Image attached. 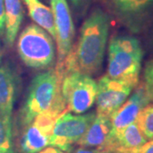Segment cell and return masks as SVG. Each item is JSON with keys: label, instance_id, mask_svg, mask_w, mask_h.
Returning <instances> with one entry per match:
<instances>
[{"label": "cell", "instance_id": "cell-1", "mask_svg": "<svg viewBox=\"0 0 153 153\" xmlns=\"http://www.w3.org/2000/svg\"><path fill=\"white\" fill-rule=\"evenodd\" d=\"M109 24L108 16L95 9L83 22L77 43L71 47L58 70L64 74L79 72L88 76L98 72L104 60Z\"/></svg>", "mask_w": 153, "mask_h": 153}, {"label": "cell", "instance_id": "cell-2", "mask_svg": "<svg viewBox=\"0 0 153 153\" xmlns=\"http://www.w3.org/2000/svg\"><path fill=\"white\" fill-rule=\"evenodd\" d=\"M63 76L64 72L55 68L33 78L20 113L22 125H28L36 117L45 112L68 111L61 91Z\"/></svg>", "mask_w": 153, "mask_h": 153}, {"label": "cell", "instance_id": "cell-3", "mask_svg": "<svg viewBox=\"0 0 153 153\" xmlns=\"http://www.w3.org/2000/svg\"><path fill=\"white\" fill-rule=\"evenodd\" d=\"M143 50L140 41L130 36L118 35L110 40L107 76L134 88L139 82Z\"/></svg>", "mask_w": 153, "mask_h": 153}, {"label": "cell", "instance_id": "cell-4", "mask_svg": "<svg viewBox=\"0 0 153 153\" xmlns=\"http://www.w3.org/2000/svg\"><path fill=\"white\" fill-rule=\"evenodd\" d=\"M17 50L24 64L34 69H45L55 60L53 39L38 25H29L23 29L18 38Z\"/></svg>", "mask_w": 153, "mask_h": 153}, {"label": "cell", "instance_id": "cell-5", "mask_svg": "<svg viewBox=\"0 0 153 153\" xmlns=\"http://www.w3.org/2000/svg\"><path fill=\"white\" fill-rule=\"evenodd\" d=\"M61 91L67 111L82 114L95 102L97 82L86 74L67 72L63 76Z\"/></svg>", "mask_w": 153, "mask_h": 153}, {"label": "cell", "instance_id": "cell-6", "mask_svg": "<svg viewBox=\"0 0 153 153\" xmlns=\"http://www.w3.org/2000/svg\"><path fill=\"white\" fill-rule=\"evenodd\" d=\"M95 113L74 115L68 111L55 122L49 146L70 152L74 144L79 142L95 117Z\"/></svg>", "mask_w": 153, "mask_h": 153}, {"label": "cell", "instance_id": "cell-7", "mask_svg": "<svg viewBox=\"0 0 153 153\" xmlns=\"http://www.w3.org/2000/svg\"><path fill=\"white\" fill-rule=\"evenodd\" d=\"M67 111H52L36 117L22 135L21 149L23 153H38L49 146L55 122Z\"/></svg>", "mask_w": 153, "mask_h": 153}, {"label": "cell", "instance_id": "cell-8", "mask_svg": "<svg viewBox=\"0 0 153 153\" xmlns=\"http://www.w3.org/2000/svg\"><path fill=\"white\" fill-rule=\"evenodd\" d=\"M54 16L57 44V69H60L70 52L75 34L74 25L67 0H50Z\"/></svg>", "mask_w": 153, "mask_h": 153}, {"label": "cell", "instance_id": "cell-9", "mask_svg": "<svg viewBox=\"0 0 153 153\" xmlns=\"http://www.w3.org/2000/svg\"><path fill=\"white\" fill-rule=\"evenodd\" d=\"M133 88L131 85L112 79L107 75L101 76L97 82V113L111 117L125 102Z\"/></svg>", "mask_w": 153, "mask_h": 153}, {"label": "cell", "instance_id": "cell-10", "mask_svg": "<svg viewBox=\"0 0 153 153\" xmlns=\"http://www.w3.org/2000/svg\"><path fill=\"white\" fill-rule=\"evenodd\" d=\"M151 100L144 84L140 85L118 109L111 116V131H117L134 123L140 111Z\"/></svg>", "mask_w": 153, "mask_h": 153}, {"label": "cell", "instance_id": "cell-11", "mask_svg": "<svg viewBox=\"0 0 153 153\" xmlns=\"http://www.w3.org/2000/svg\"><path fill=\"white\" fill-rule=\"evenodd\" d=\"M114 14L126 24L138 27L153 10V0H106Z\"/></svg>", "mask_w": 153, "mask_h": 153}, {"label": "cell", "instance_id": "cell-12", "mask_svg": "<svg viewBox=\"0 0 153 153\" xmlns=\"http://www.w3.org/2000/svg\"><path fill=\"white\" fill-rule=\"evenodd\" d=\"M146 141L147 139L134 122L119 130H111L108 139L100 149L107 150L111 153L125 152L139 148Z\"/></svg>", "mask_w": 153, "mask_h": 153}, {"label": "cell", "instance_id": "cell-13", "mask_svg": "<svg viewBox=\"0 0 153 153\" xmlns=\"http://www.w3.org/2000/svg\"><path fill=\"white\" fill-rule=\"evenodd\" d=\"M17 84L16 74L12 66L9 64L0 66V113L10 120Z\"/></svg>", "mask_w": 153, "mask_h": 153}, {"label": "cell", "instance_id": "cell-14", "mask_svg": "<svg viewBox=\"0 0 153 153\" xmlns=\"http://www.w3.org/2000/svg\"><path fill=\"white\" fill-rule=\"evenodd\" d=\"M111 130V123L109 117L97 113L77 144L82 147L101 148L108 139Z\"/></svg>", "mask_w": 153, "mask_h": 153}, {"label": "cell", "instance_id": "cell-15", "mask_svg": "<svg viewBox=\"0 0 153 153\" xmlns=\"http://www.w3.org/2000/svg\"><path fill=\"white\" fill-rule=\"evenodd\" d=\"M5 8V44L11 47L17 37L23 20L21 0H4Z\"/></svg>", "mask_w": 153, "mask_h": 153}, {"label": "cell", "instance_id": "cell-16", "mask_svg": "<svg viewBox=\"0 0 153 153\" xmlns=\"http://www.w3.org/2000/svg\"><path fill=\"white\" fill-rule=\"evenodd\" d=\"M31 18L38 27L44 28L55 40V22L51 8L43 4L40 0H24Z\"/></svg>", "mask_w": 153, "mask_h": 153}, {"label": "cell", "instance_id": "cell-17", "mask_svg": "<svg viewBox=\"0 0 153 153\" xmlns=\"http://www.w3.org/2000/svg\"><path fill=\"white\" fill-rule=\"evenodd\" d=\"M0 153H15L12 120L0 113Z\"/></svg>", "mask_w": 153, "mask_h": 153}, {"label": "cell", "instance_id": "cell-18", "mask_svg": "<svg viewBox=\"0 0 153 153\" xmlns=\"http://www.w3.org/2000/svg\"><path fill=\"white\" fill-rule=\"evenodd\" d=\"M135 122L147 140L153 139V104H148L143 107Z\"/></svg>", "mask_w": 153, "mask_h": 153}, {"label": "cell", "instance_id": "cell-19", "mask_svg": "<svg viewBox=\"0 0 153 153\" xmlns=\"http://www.w3.org/2000/svg\"><path fill=\"white\" fill-rule=\"evenodd\" d=\"M144 86L147 92L149 98L153 101V60L149 61L144 72Z\"/></svg>", "mask_w": 153, "mask_h": 153}, {"label": "cell", "instance_id": "cell-20", "mask_svg": "<svg viewBox=\"0 0 153 153\" xmlns=\"http://www.w3.org/2000/svg\"><path fill=\"white\" fill-rule=\"evenodd\" d=\"M119 153H153V139L149 140V141H146L141 146L134 150Z\"/></svg>", "mask_w": 153, "mask_h": 153}, {"label": "cell", "instance_id": "cell-21", "mask_svg": "<svg viewBox=\"0 0 153 153\" xmlns=\"http://www.w3.org/2000/svg\"><path fill=\"white\" fill-rule=\"evenodd\" d=\"M5 33V8L4 0H0V37Z\"/></svg>", "mask_w": 153, "mask_h": 153}, {"label": "cell", "instance_id": "cell-22", "mask_svg": "<svg viewBox=\"0 0 153 153\" xmlns=\"http://www.w3.org/2000/svg\"><path fill=\"white\" fill-rule=\"evenodd\" d=\"M73 153H111L107 150L100 149V148H88L81 147L77 148L75 150Z\"/></svg>", "mask_w": 153, "mask_h": 153}, {"label": "cell", "instance_id": "cell-23", "mask_svg": "<svg viewBox=\"0 0 153 153\" xmlns=\"http://www.w3.org/2000/svg\"><path fill=\"white\" fill-rule=\"evenodd\" d=\"M38 153H69L66 152L64 151H61L60 149L56 147H53V146H49V147L44 148V150L40 151Z\"/></svg>", "mask_w": 153, "mask_h": 153}, {"label": "cell", "instance_id": "cell-24", "mask_svg": "<svg viewBox=\"0 0 153 153\" xmlns=\"http://www.w3.org/2000/svg\"><path fill=\"white\" fill-rule=\"evenodd\" d=\"M70 1H71V4L75 6V7H79L84 2V0H70Z\"/></svg>", "mask_w": 153, "mask_h": 153}, {"label": "cell", "instance_id": "cell-25", "mask_svg": "<svg viewBox=\"0 0 153 153\" xmlns=\"http://www.w3.org/2000/svg\"><path fill=\"white\" fill-rule=\"evenodd\" d=\"M0 64H1V52H0Z\"/></svg>", "mask_w": 153, "mask_h": 153}]
</instances>
